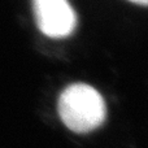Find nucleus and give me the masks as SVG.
Masks as SVG:
<instances>
[{
  "label": "nucleus",
  "instance_id": "2",
  "mask_svg": "<svg viewBox=\"0 0 148 148\" xmlns=\"http://www.w3.org/2000/svg\"><path fill=\"white\" fill-rule=\"evenodd\" d=\"M38 29L49 38H65L77 26V16L68 0H33Z\"/></svg>",
  "mask_w": 148,
  "mask_h": 148
},
{
  "label": "nucleus",
  "instance_id": "1",
  "mask_svg": "<svg viewBox=\"0 0 148 148\" xmlns=\"http://www.w3.org/2000/svg\"><path fill=\"white\" fill-rule=\"evenodd\" d=\"M57 109L64 125L78 134L94 131L107 118V105L103 96L86 83L69 84L60 95Z\"/></svg>",
  "mask_w": 148,
  "mask_h": 148
},
{
  "label": "nucleus",
  "instance_id": "3",
  "mask_svg": "<svg viewBox=\"0 0 148 148\" xmlns=\"http://www.w3.org/2000/svg\"><path fill=\"white\" fill-rule=\"evenodd\" d=\"M129 1L134 3V4H138V5H148V0H129Z\"/></svg>",
  "mask_w": 148,
  "mask_h": 148
}]
</instances>
